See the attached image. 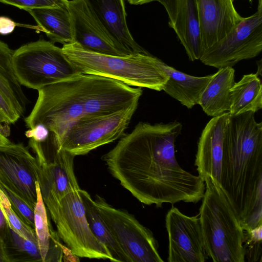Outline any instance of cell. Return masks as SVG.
I'll return each mask as SVG.
<instances>
[{
  "label": "cell",
  "mask_w": 262,
  "mask_h": 262,
  "mask_svg": "<svg viewBox=\"0 0 262 262\" xmlns=\"http://www.w3.org/2000/svg\"><path fill=\"white\" fill-rule=\"evenodd\" d=\"M131 5H138L148 3L156 0H127Z\"/></svg>",
  "instance_id": "37"
},
{
  "label": "cell",
  "mask_w": 262,
  "mask_h": 262,
  "mask_svg": "<svg viewBox=\"0 0 262 262\" xmlns=\"http://www.w3.org/2000/svg\"><path fill=\"white\" fill-rule=\"evenodd\" d=\"M231 116L249 112L256 113L262 108V85L257 73L244 75L230 89Z\"/></svg>",
  "instance_id": "23"
},
{
  "label": "cell",
  "mask_w": 262,
  "mask_h": 262,
  "mask_svg": "<svg viewBox=\"0 0 262 262\" xmlns=\"http://www.w3.org/2000/svg\"><path fill=\"white\" fill-rule=\"evenodd\" d=\"M50 134L48 128L41 124H37L25 132L26 136L36 142H43L47 140Z\"/></svg>",
  "instance_id": "32"
},
{
  "label": "cell",
  "mask_w": 262,
  "mask_h": 262,
  "mask_svg": "<svg viewBox=\"0 0 262 262\" xmlns=\"http://www.w3.org/2000/svg\"><path fill=\"white\" fill-rule=\"evenodd\" d=\"M12 65L19 83L36 90L77 74L62 48L43 39L28 43L14 51Z\"/></svg>",
  "instance_id": "7"
},
{
  "label": "cell",
  "mask_w": 262,
  "mask_h": 262,
  "mask_svg": "<svg viewBox=\"0 0 262 262\" xmlns=\"http://www.w3.org/2000/svg\"><path fill=\"white\" fill-rule=\"evenodd\" d=\"M124 55L148 52L134 39L126 23L124 0H85Z\"/></svg>",
  "instance_id": "18"
},
{
  "label": "cell",
  "mask_w": 262,
  "mask_h": 262,
  "mask_svg": "<svg viewBox=\"0 0 262 262\" xmlns=\"http://www.w3.org/2000/svg\"><path fill=\"white\" fill-rule=\"evenodd\" d=\"M138 105L105 115L80 119L69 127L57 147L75 157L115 141L124 134Z\"/></svg>",
  "instance_id": "9"
},
{
  "label": "cell",
  "mask_w": 262,
  "mask_h": 262,
  "mask_svg": "<svg viewBox=\"0 0 262 262\" xmlns=\"http://www.w3.org/2000/svg\"><path fill=\"white\" fill-rule=\"evenodd\" d=\"M11 142L0 130V146H6Z\"/></svg>",
  "instance_id": "36"
},
{
  "label": "cell",
  "mask_w": 262,
  "mask_h": 262,
  "mask_svg": "<svg viewBox=\"0 0 262 262\" xmlns=\"http://www.w3.org/2000/svg\"><path fill=\"white\" fill-rule=\"evenodd\" d=\"M0 207L9 228L24 238L37 244L34 229L23 222L16 213L1 188Z\"/></svg>",
  "instance_id": "27"
},
{
  "label": "cell",
  "mask_w": 262,
  "mask_h": 262,
  "mask_svg": "<svg viewBox=\"0 0 262 262\" xmlns=\"http://www.w3.org/2000/svg\"><path fill=\"white\" fill-rule=\"evenodd\" d=\"M26 11L33 17L50 41L63 45L73 42L67 6L40 8Z\"/></svg>",
  "instance_id": "22"
},
{
  "label": "cell",
  "mask_w": 262,
  "mask_h": 262,
  "mask_svg": "<svg viewBox=\"0 0 262 262\" xmlns=\"http://www.w3.org/2000/svg\"><path fill=\"white\" fill-rule=\"evenodd\" d=\"M62 52L77 74L101 76L128 85L163 90L168 76L163 62L148 52L114 56L92 52L76 43L63 45Z\"/></svg>",
  "instance_id": "5"
},
{
  "label": "cell",
  "mask_w": 262,
  "mask_h": 262,
  "mask_svg": "<svg viewBox=\"0 0 262 262\" xmlns=\"http://www.w3.org/2000/svg\"><path fill=\"white\" fill-rule=\"evenodd\" d=\"M68 0H0V3L27 11L29 9L67 6Z\"/></svg>",
  "instance_id": "30"
},
{
  "label": "cell",
  "mask_w": 262,
  "mask_h": 262,
  "mask_svg": "<svg viewBox=\"0 0 262 262\" xmlns=\"http://www.w3.org/2000/svg\"><path fill=\"white\" fill-rule=\"evenodd\" d=\"M0 108L6 116L9 124L14 123L20 117L11 102L1 91Z\"/></svg>",
  "instance_id": "31"
},
{
  "label": "cell",
  "mask_w": 262,
  "mask_h": 262,
  "mask_svg": "<svg viewBox=\"0 0 262 262\" xmlns=\"http://www.w3.org/2000/svg\"><path fill=\"white\" fill-rule=\"evenodd\" d=\"M38 165L23 143L0 146V184L35 208Z\"/></svg>",
  "instance_id": "12"
},
{
  "label": "cell",
  "mask_w": 262,
  "mask_h": 262,
  "mask_svg": "<svg viewBox=\"0 0 262 262\" xmlns=\"http://www.w3.org/2000/svg\"><path fill=\"white\" fill-rule=\"evenodd\" d=\"M8 229V226L7 223L0 207V232L2 234L4 238L6 234Z\"/></svg>",
  "instance_id": "35"
},
{
  "label": "cell",
  "mask_w": 262,
  "mask_h": 262,
  "mask_svg": "<svg viewBox=\"0 0 262 262\" xmlns=\"http://www.w3.org/2000/svg\"><path fill=\"white\" fill-rule=\"evenodd\" d=\"M182 124L140 122L101 157L110 173L139 202L196 203L205 189L204 179L184 169L175 155Z\"/></svg>",
  "instance_id": "1"
},
{
  "label": "cell",
  "mask_w": 262,
  "mask_h": 262,
  "mask_svg": "<svg viewBox=\"0 0 262 262\" xmlns=\"http://www.w3.org/2000/svg\"><path fill=\"white\" fill-rule=\"evenodd\" d=\"M29 146L35 154L38 165L40 186L48 188L59 200L80 188L74 171L75 156L58 148L50 136L43 142L30 139Z\"/></svg>",
  "instance_id": "11"
},
{
  "label": "cell",
  "mask_w": 262,
  "mask_h": 262,
  "mask_svg": "<svg viewBox=\"0 0 262 262\" xmlns=\"http://www.w3.org/2000/svg\"><path fill=\"white\" fill-rule=\"evenodd\" d=\"M0 188L8 198L12 208L18 216L26 224L34 229V208L20 197L1 184Z\"/></svg>",
  "instance_id": "29"
},
{
  "label": "cell",
  "mask_w": 262,
  "mask_h": 262,
  "mask_svg": "<svg viewBox=\"0 0 262 262\" xmlns=\"http://www.w3.org/2000/svg\"><path fill=\"white\" fill-rule=\"evenodd\" d=\"M262 224L245 231L244 248L246 259L250 262L261 261Z\"/></svg>",
  "instance_id": "28"
},
{
  "label": "cell",
  "mask_w": 262,
  "mask_h": 262,
  "mask_svg": "<svg viewBox=\"0 0 262 262\" xmlns=\"http://www.w3.org/2000/svg\"><path fill=\"white\" fill-rule=\"evenodd\" d=\"M203 179L199 216L206 253L214 262H245V231L239 217L218 182L208 175Z\"/></svg>",
  "instance_id": "4"
},
{
  "label": "cell",
  "mask_w": 262,
  "mask_h": 262,
  "mask_svg": "<svg viewBox=\"0 0 262 262\" xmlns=\"http://www.w3.org/2000/svg\"><path fill=\"white\" fill-rule=\"evenodd\" d=\"M73 42L98 53L126 56L85 0L68 1Z\"/></svg>",
  "instance_id": "14"
},
{
  "label": "cell",
  "mask_w": 262,
  "mask_h": 262,
  "mask_svg": "<svg viewBox=\"0 0 262 262\" xmlns=\"http://www.w3.org/2000/svg\"><path fill=\"white\" fill-rule=\"evenodd\" d=\"M165 8L168 24L184 47L190 61L202 54L199 22L195 0H156Z\"/></svg>",
  "instance_id": "16"
},
{
  "label": "cell",
  "mask_w": 262,
  "mask_h": 262,
  "mask_svg": "<svg viewBox=\"0 0 262 262\" xmlns=\"http://www.w3.org/2000/svg\"><path fill=\"white\" fill-rule=\"evenodd\" d=\"M254 114L230 115L219 182L245 231L262 224V123Z\"/></svg>",
  "instance_id": "3"
},
{
  "label": "cell",
  "mask_w": 262,
  "mask_h": 262,
  "mask_svg": "<svg viewBox=\"0 0 262 262\" xmlns=\"http://www.w3.org/2000/svg\"><path fill=\"white\" fill-rule=\"evenodd\" d=\"M0 262H11L4 237L0 232Z\"/></svg>",
  "instance_id": "34"
},
{
  "label": "cell",
  "mask_w": 262,
  "mask_h": 262,
  "mask_svg": "<svg viewBox=\"0 0 262 262\" xmlns=\"http://www.w3.org/2000/svg\"><path fill=\"white\" fill-rule=\"evenodd\" d=\"M169 262H205V248L199 214L189 216L172 206L165 216Z\"/></svg>",
  "instance_id": "13"
},
{
  "label": "cell",
  "mask_w": 262,
  "mask_h": 262,
  "mask_svg": "<svg viewBox=\"0 0 262 262\" xmlns=\"http://www.w3.org/2000/svg\"><path fill=\"white\" fill-rule=\"evenodd\" d=\"M42 197L57 234L76 256L114 261L107 248L92 232L86 218L79 191L74 190L57 199L45 186H40Z\"/></svg>",
  "instance_id": "6"
},
{
  "label": "cell",
  "mask_w": 262,
  "mask_h": 262,
  "mask_svg": "<svg viewBox=\"0 0 262 262\" xmlns=\"http://www.w3.org/2000/svg\"><path fill=\"white\" fill-rule=\"evenodd\" d=\"M79 192L84 207L86 218L93 233L107 248L114 261L130 262L129 259L99 214L90 194L81 189Z\"/></svg>",
  "instance_id": "25"
},
{
  "label": "cell",
  "mask_w": 262,
  "mask_h": 262,
  "mask_svg": "<svg viewBox=\"0 0 262 262\" xmlns=\"http://www.w3.org/2000/svg\"><path fill=\"white\" fill-rule=\"evenodd\" d=\"M162 67L168 76L163 91L187 108L190 109L198 104L201 96L213 74L203 77L191 76L164 62Z\"/></svg>",
  "instance_id": "20"
},
{
  "label": "cell",
  "mask_w": 262,
  "mask_h": 262,
  "mask_svg": "<svg viewBox=\"0 0 262 262\" xmlns=\"http://www.w3.org/2000/svg\"><path fill=\"white\" fill-rule=\"evenodd\" d=\"M38 91V98L25 118L26 127L41 124L58 147L69 127L86 117L105 115L138 104L141 88L92 74H76Z\"/></svg>",
  "instance_id": "2"
},
{
  "label": "cell",
  "mask_w": 262,
  "mask_h": 262,
  "mask_svg": "<svg viewBox=\"0 0 262 262\" xmlns=\"http://www.w3.org/2000/svg\"><path fill=\"white\" fill-rule=\"evenodd\" d=\"M99 214L130 262H163L152 232L127 211L117 209L102 197L94 200Z\"/></svg>",
  "instance_id": "8"
},
{
  "label": "cell",
  "mask_w": 262,
  "mask_h": 262,
  "mask_svg": "<svg viewBox=\"0 0 262 262\" xmlns=\"http://www.w3.org/2000/svg\"><path fill=\"white\" fill-rule=\"evenodd\" d=\"M13 51L8 45L0 40V91L21 117L26 112L28 99L13 70Z\"/></svg>",
  "instance_id": "24"
},
{
  "label": "cell",
  "mask_w": 262,
  "mask_h": 262,
  "mask_svg": "<svg viewBox=\"0 0 262 262\" xmlns=\"http://www.w3.org/2000/svg\"><path fill=\"white\" fill-rule=\"evenodd\" d=\"M195 1L203 54L224 37L243 17L235 10L233 0Z\"/></svg>",
  "instance_id": "15"
},
{
  "label": "cell",
  "mask_w": 262,
  "mask_h": 262,
  "mask_svg": "<svg viewBox=\"0 0 262 262\" xmlns=\"http://www.w3.org/2000/svg\"><path fill=\"white\" fill-rule=\"evenodd\" d=\"M229 112L212 117L203 129L198 142L194 165L203 179L208 175L219 182L225 132Z\"/></svg>",
  "instance_id": "17"
},
{
  "label": "cell",
  "mask_w": 262,
  "mask_h": 262,
  "mask_svg": "<svg viewBox=\"0 0 262 262\" xmlns=\"http://www.w3.org/2000/svg\"><path fill=\"white\" fill-rule=\"evenodd\" d=\"M4 238L11 262H42L37 244L24 238L10 229L9 227Z\"/></svg>",
  "instance_id": "26"
},
{
  "label": "cell",
  "mask_w": 262,
  "mask_h": 262,
  "mask_svg": "<svg viewBox=\"0 0 262 262\" xmlns=\"http://www.w3.org/2000/svg\"><path fill=\"white\" fill-rule=\"evenodd\" d=\"M15 26V23L10 19L5 17H0V33L6 34L13 31Z\"/></svg>",
  "instance_id": "33"
},
{
  "label": "cell",
  "mask_w": 262,
  "mask_h": 262,
  "mask_svg": "<svg viewBox=\"0 0 262 262\" xmlns=\"http://www.w3.org/2000/svg\"><path fill=\"white\" fill-rule=\"evenodd\" d=\"M262 51V0L257 11L242 20L220 41L206 49L200 60L220 68L231 67L258 56Z\"/></svg>",
  "instance_id": "10"
},
{
  "label": "cell",
  "mask_w": 262,
  "mask_h": 262,
  "mask_svg": "<svg viewBox=\"0 0 262 262\" xmlns=\"http://www.w3.org/2000/svg\"><path fill=\"white\" fill-rule=\"evenodd\" d=\"M37 201L34 208V230L42 262L61 261L63 256V246L59 236L51 229L48 220L45 204L40 186L36 183Z\"/></svg>",
  "instance_id": "21"
},
{
  "label": "cell",
  "mask_w": 262,
  "mask_h": 262,
  "mask_svg": "<svg viewBox=\"0 0 262 262\" xmlns=\"http://www.w3.org/2000/svg\"><path fill=\"white\" fill-rule=\"evenodd\" d=\"M235 82V70L233 67L220 68L213 74L198 104L205 113L213 117L230 111V89Z\"/></svg>",
  "instance_id": "19"
}]
</instances>
